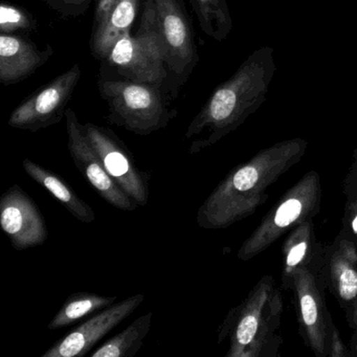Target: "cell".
I'll list each match as a JSON object with an SVG mask.
<instances>
[{"instance_id":"obj_20","label":"cell","mask_w":357,"mask_h":357,"mask_svg":"<svg viewBox=\"0 0 357 357\" xmlns=\"http://www.w3.org/2000/svg\"><path fill=\"white\" fill-rule=\"evenodd\" d=\"M284 242L283 250V283L291 284L292 273L296 268L306 265L314 248V227L312 219L304 221L291 229Z\"/></svg>"},{"instance_id":"obj_9","label":"cell","mask_w":357,"mask_h":357,"mask_svg":"<svg viewBox=\"0 0 357 357\" xmlns=\"http://www.w3.org/2000/svg\"><path fill=\"white\" fill-rule=\"evenodd\" d=\"M66 120L68 151L81 174L110 206L125 212L137 210L139 206L137 202L123 191L122 188L105 170L99 154L87 137L84 127L79 121L76 112L68 108Z\"/></svg>"},{"instance_id":"obj_5","label":"cell","mask_w":357,"mask_h":357,"mask_svg":"<svg viewBox=\"0 0 357 357\" xmlns=\"http://www.w3.org/2000/svg\"><path fill=\"white\" fill-rule=\"evenodd\" d=\"M107 61L129 80L158 85L167 78V49L153 0H145L141 24L114 45Z\"/></svg>"},{"instance_id":"obj_18","label":"cell","mask_w":357,"mask_h":357,"mask_svg":"<svg viewBox=\"0 0 357 357\" xmlns=\"http://www.w3.org/2000/svg\"><path fill=\"white\" fill-rule=\"evenodd\" d=\"M153 312L137 317L120 333L104 342L91 357H133L143 347L144 340L152 327Z\"/></svg>"},{"instance_id":"obj_1","label":"cell","mask_w":357,"mask_h":357,"mask_svg":"<svg viewBox=\"0 0 357 357\" xmlns=\"http://www.w3.org/2000/svg\"><path fill=\"white\" fill-rule=\"evenodd\" d=\"M306 147L301 139L282 142L236 167L198 208V227L227 229L254 214L268 199V188L300 162Z\"/></svg>"},{"instance_id":"obj_4","label":"cell","mask_w":357,"mask_h":357,"mask_svg":"<svg viewBox=\"0 0 357 357\" xmlns=\"http://www.w3.org/2000/svg\"><path fill=\"white\" fill-rule=\"evenodd\" d=\"M107 103L108 122L137 135L166 128L176 112L167 106L156 85L129 80H107L100 84Z\"/></svg>"},{"instance_id":"obj_26","label":"cell","mask_w":357,"mask_h":357,"mask_svg":"<svg viewBox=\"0 0 357 357\" xmlns=\"http://www.w3.org/2000/svg\"><path fill=\"white\" fill-rule=\"evenodd\" d=\"M353 321H354V324L357 327V304L356 307H355L354 314H353Z\"/></svg>"},{"instance_id":"obj_21","label":"cell","mask_w":357,"mask_h":357,"mask_svg":"<svg viewBox=\"0 0 357 357\" xmlns=\"http://www.w3.org/2000/svg\"><path fill=\"white\" fill-rule=\"evenodd\" d=\"M191 3L202 30L215 40H225L233 26L225 0H191Z\"/></svg>"},{"instance_id":"obj_25","label":"cell","mask_w":357,"mask_h":357,"mask_svg":"<svg viewBox=\"0 0 357 357\" xmlns=\"http://www.w3.org/2000/svg\"><path fill=\"white\" fill-rule=\"evenodd\" d=\"M348 219L349 221H350V225L351 227H352L353 234H354L357 240V196L356 198H355V202L349 206ZM355 244H357V242Z\"/></svg>"},{"instance_id":"obj_22","label":"cell","mask_w":357,"mask_h":357,"mask_svg":"<svg viewBox=\"0 0 357 357\" xmlns=\"http://www.w3.org/2000/svg\"><path fill=\"white\" fill-rule=\"evenodd\" d=\"M36 28L32 16L9 3H3L0 7V32L1 34H14L20 31H32Z\"/></svg>"},{"instance_id":"obj_17","label":"cell","mask_w":357,"mask_h":357,"mask_svg":"<svg viewBox=\"0 0 357 357\" xmlns=\"http://www.w3.org/2000/svg\"><path fill=\"white\" fill-rule=\"evenodd\" d=\"M331 282L338 298L351 302L357 298V246L350 239H342L332 255Z\"/></svg>"},{"instance_id":"obj_6","label":"cell","mask_w":357,"mask_h":357,"mask_svg":"<svg viewBox=\"0 0 357 357\" xmlns=\"http://www.w3.org/2000/svg\"><path fill=\"white\" fill-rule=\"evenodd\" d=\"M321 185L319 174L310 171L290 188L267 213L238 250L239 260L248 261L266 250L282 235L319 213Z\"/></svg>"},{"instance_id":"obj_2","label":"cell","mask_w":357,"mask_h":357,"mask_svg":"<svg viewBox=\"0 0 357 357\" xmlns=\"http://www.w3.org/2000/svg\"><path fill=\"white\" fill-rule=\"evenodd\" d=\"M260 55V52L255 53L231 79L219 85L191 121L185 135V139H192L190 154L218 143L262 103L271 68H265V59Z\"/></svg>"},{"instance_id":"obj_8","label":"cell","mask_w":357,"mask_h":357,"mask_svg":"<svg viewBox=\"0 0 357 357\" xmlns=\"http://www.w3.org/2000/svg\"><path fill=\"white\" fill-rule=\"evenodd\" d=\"M83 127L110 177L137 206H147L151 179L150 172L137 167L130 150L114 131L93 123H86Z\"/></svg>"},{"instance_id":"obj_3","label":"cell","mask_w":357,"mask_h":357,"mask_svg":"<svg viewBox=\"0 0 357 357\" xmlns=\"http://www.w3.org/2000/svg\"><path fill=\"white\" fill-rule=\"evenodd\" d=\"M282 311L283 300L275 280L263 277L246 300L229 313L219 330V342L227 334L231 336L227 357L263 356L275 338Z\"/></svg>"},{"instance_id":"obj_23","label":"cell","mask_w":357,"mask_h":357,"mask_svg":"<svg viewBox=\"0 0 357 357\" xmlns=\"http://www.w3.org/2000/svg\"><path fill=\"white\" fill-rule=\"evenodd\" d=\"M62 18L78 17L87 12L93 0H40Z\"/></svg>"},{"instance_id":"obj_11","label":"cell","mask_w":357,"mask_h":357,"mask_svg":"<svg viewBox=\"0 0 357 357\" xmlns=\"http://www.w3.org/2000/svg\"><path fill=\"white\" fill-rule=\"evenodd\" d=\"M0 227L16 250L43 245L49 236L43 213L18 185L0 197Z\"/></svg>"},{"instance_id":"obj_10","label":"cell","mask_w":357,"mask_h":357,"mask_svg":"<svg viewBox=\"0 0 357 357\" xmlns=\"http://www.w3.org/2000/svg\"><path fill=\"white\" fill-rule=\"evenodd\" d=\"M290 287L296 296L298 323L305 342L317 356H327L332 321L317 280L306 265L292 273Z\"/></svg>"},{"instance_id":"obj_16","label":"cell","mask_w":357,"mask_h":357,"mask_svg":"<svg viewBox=\"0 0 357 357\" xmlns=\"http://www.w3.org/2000/svg\"><path fill=\"white\" fill-rule=\"evenodd\" d=\"M22 167L33 181L52 194L77 220L82 223H93L96 220L93 208L59 175L29 158L24 160Z\"/></svg>"},{"instance_id":"obj_13","label":"cell","mask_w":357,"mask_h":357,"mask_svg":"<svg viewBox=\"0 0 357 357\" xmlns=\"http://www.w3.org/2000/svg\"><path fill=\"white\" fill-rule=\"evenodd\" d=\"M167 49V68L183 77L197 62L194 32L183 0H153Z\"/></svg>"},{"instance_id":"obj_14","label":"cell","mask_w":357,"mask_h":357,"mask_svg":"<svg viewBox=\"0 0 357 357\" xmlns=\"http://www.w3.org/2000/svg\"><path fill=\"white\" fill-rule=\"evenodd\" d=\"M139 0H98L91 32V52L107 60L116 43L131 30Z\"/></svg>"},{"instance_id":"obj_24","label":"cell","mask_w":357,"mask_h":357,"mask_svg":"<svg viewBox=\"0 0 357 357\" xmlns=\"http://www.w3.org/2000/svg\"><path fill=\"white\" fill-rule=\"evenodd\" d=\"M329 349L330 356L340 357L347 355L346 347L342 344L340 334H338L337 330L334 327L333 324H332L331 333H330Z\"/></svg>"},{"instance_id":"obj_12","label":"cell","mask_w":357,"mask_h":357,"mask_svg":"<svg viewBox=\"0 0 357 357\" xmlns=\"http://www.w3.org/2000/svg\"><path fill=\"white\" fill-rule=\"evenodd\" d=\"M144 300L145 294H137L103 309L58 340L43 357L84 356L99 340L130 317Z\"/></svg>"},{"instance_id":"obj_19","label":"cell","mask_w":357,"mask_h":357,"mask_svg":"<svg viewBox=\"0 0 357 357\" xmlns=\"http://www.w3.org/2000/svg\"><path fill=\"white\" fill-rule=\"evenodd\" d=\"M116 296H99L86 291L75 292L66 298L47 328L54 331L68 327L97 311L112 306L116 303Z\"/></svg>"},{"instance_id":"obj_7","label":"cell","mask_w":357,"mask_h":357,"mask_svg":"<svg viewBox=\"0 0 357 357\" xmlns=\"http://www.w3.org/2000/svg\"><path fill=\"white\" fill-rule=\"evenodd\" d=\"M80 78V66L74 64L22 101L12 112L8 124L14 129L37 132L61 122Z\"/></svg>"},{"instance_id":"obj_15","label":"cell","mask_w":357,"mask_h":357,"mask_svg":"<svg viewBox=\"0 0 357 357\" xmlns=\"http://www.w3.org/2000/svg\"><path fill=\"white\" fill-rule=\"evenodd\" d=\"M53 47L41 51L32 41L14 34L0 36V82L16 84L34 74L53 55Z\"/></svg>"}]
</instances>
